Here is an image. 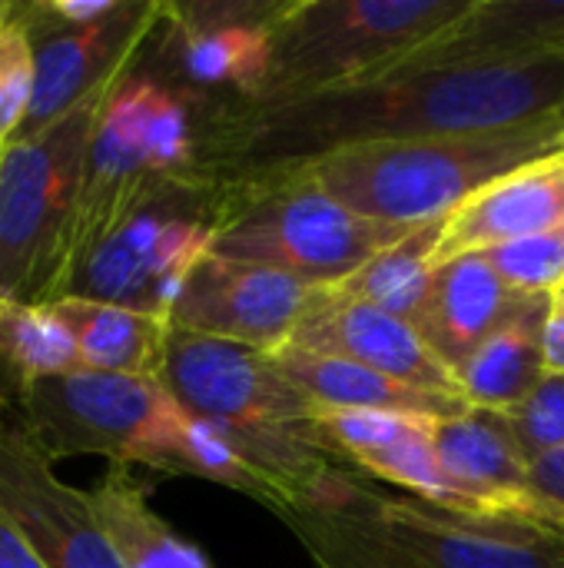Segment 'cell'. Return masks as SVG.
Returning a JSON list of instances; mask_svg holds the SVG:
<instances>
[{"mask_svg":"<svg viewBox=\"0 0 564 568\" xmlns=\"http://www.w3.org/2000/svg\"><path fill=\"white\" fill-rule=\"evenodd\" d=\"M17 426L53 466L100 456L110 466H146L163 476H193L266 506L263 483L229 443L189 416L160 379L70 373L30 386L17 403Z\"/></svg>","mask_w":564,"mask_h":568,"instance_id":"3","label":"cell"},{"mask_svg":"<svg viewBox=\"0 0 564 568\" xmlns=\"http://www.w3.org/2000/svg\"><path fill=\"white\" fill-rule=\"evenodd\" d=\"M0 506L47 568H123L90 513L86 493L57 479L17 423L0 426Z\"/></svg>","mask_w":564,"mask_h":568,"instance_id":"13","label":"cell"},{"mask_svg":"<svg viewBox=\"0 0 564 568\" xmlns=\"http://www.w3.org/2000/svg\"><path fill=\"white\" fill-rule=\"evenodd\" d=\"M33 100V40L13 17V0H0V143L10 146Z\"/></svg>","mask_w":564,"mask_h":568,"instance_id":"27","label":"cell"},{"mask_svg":"<svg viewBox=\"0 0 564 568\" xmlns=\"http://www.w3.org/2000/svg\"><path fill=\"white\" fill-rule=\"evenodd\" d=\"M113 87L0 160V303H53L70 270L86 150Z\"/></svg>","mask_w":564,"mask_h":568,"instance_id":"8","label":"cell"},{"mask_svg":"<svg viewBox=\"0 0 564 568\" xmlns=\"http://www.w3.org/2000/svg\"><path fill=\"white\" fill-rule=\"evenodd\" d=\"M555 116H558V123H562V130H564V103L558 106V113H555Z\"/></svg>","mask_w":564,"mask_h":568,"instance_id":"33","label":"cell"},{"mask_svg":"<svg viewBox=\"0 0 564 568\" xmlns=\"http://www.w3.org/2000/svg\"><path fill=\"white\" fill-rule=\"evenodd\" d=\"M50 306L76 339L80 369L160 379L166 343L173 333L170 320L76 296L57 300Z\"/></svg>","mask_w":564,"mask_h":568,"instance_id":"21","label":"cell"},{"mask_svg":"<svg viewBox=\"0 0 564 568\" xmlns=\"http://www.w3.org/2000/svg\"><path fill=\"white\" fill-rule=\"evenodd\" d=\"M482 256L522 296H548L564 286V226L489 246Z\"/></svg>","mask_w":564,"mask_h":568,"instance_id":"26","label":"cell"},{"mask_svg":"<svg viewBox=\"0 0 564 568\" xmlns=\"http://www.w3.org/2000/svg\"><path fill=\"white\" fill-rule=\"evenodd\" d=\"M435 416L419 413H359V409H322L319 429L342 466L392 483L406 496L459 509V496L442 476L435 453Z\"/></svg>","mask_w":564,"mask_h":568,"instance_id":"16","label":"cell"},{"mask_svg":"<svg viewBox=\"0 0 564 568\" xmlns=\"http://www.w3.org/2000/svg\"><path fill=\"white\" fill-rule=\"evenodd\" d=\"M223 103L176 83L140 53L106 93L90 136L70 270L150 183L223 176L216 163Z\"/></svg>","mask_w":564,"mask_h":568,"instance_id":"4","label":"cell"},{"mask_svg":"<svg viewBox=\"0 0 564 568\" xmlns=\"http://www.w3.org/2000/svg\"><path fill=\"white\" fill-rule=\"evenodd\" d=\"M166 0H123L100 23L57 30L33 43V100L17 140L37 136L113 87L163 23Z\"/></svg>","mask_w":564,"mask_h":568,"instance_id":"12","label":"cell"},{"mask_svg":"<svg viewBox=\"0 0 564 568\" xmlns=\"http://www.w3.org/2000/svg\"><path fill=\"white\" fill-rule=\"evenodd\" d=\"M7 406H10V403H7V396L0 393V419H3V413H7ZM0 426H3V423H0Z\"/></svg>","mask_w":564,"mask_h":568,"instance_id":"32","label":"cell"},{"mask_svg":"<svg viewBox=\"0 0 564 568\" xmlns=\"http://www.w3.org/2000/svg\"><path fill=\"white\" fill-rule=\"evenodd\" d=\"M233 176H239V203L213 253L276 270L316 290L349 280L416 230L349 210L296 166Z\"/></svg>","mask_w":564,"mask_h":568,"instance_id":"9","label":"cell"},{"mask_svg":"<svg viewBox=\"0 0 564 568\" xmlns=\"http://www.w3.org/2000/svg\"><path fill=\"white\" fill-rule=\"evenodd\" d=\"M0 160H3V143H0Z\"/></svg>","mask_w":564,"mask_h":568,"instance_id":"35","label":"cell"},{"mask_svg":"<svg viewBox=\"0 0 564 568\" xmlns=\"http://www.w3.org/2000/svg\"><path fill=\"white\" fill-rule=\"evenodd\" d=\"M312 568H564V532L392 496L342 466L279 516Z\"/></svg>","mask_w":564,"mask_h":568,"instance_id":"2","label":"cell"},{"mask_svg":"<svg viewBox=\"0 0 564 568\" xmlns=\"http://www.w3.org/2000/svg\"><path fill=\"white\" fill-rule=\"evenodd\" d=\"M0 568H47L37 556L33 542L13 523V516L0 506Z\"/></svg>","mask_w":564,"mask_h":568,"instance_id":"30","label":"cell"},{"mask_svg":"<svg viewBox=\"0 0 564 568\" xmlns=\"http://www.w3.org/2000/svg\"><path fill=\"white\" fill-rule=\"evenodd\" d=\"M558 150H564V133H562V140H558Z\"/></svg>","mask_w":564,"mask_h":568,"instance_id":"34","label":"cell"},{"mask_svg":"<svg viewBox=\"0 0 564 568\" xmlns=\"http://www.w3.org/2000/svg\"><path fill=\"white\" fill-rule=\"evenodd\" d=\"M475 0H283L266 77L243 110H273L369 83L445 33Z\"/></svg>","mask_w":564,"mask_h":568,"instance_id":"6","label":"cell"},{"mask_svg":"<svg viewBox=\"0 0 564 568\" xmlns=\"http://www.w3.org/2000/svg\"><path fill=\"white\" fill-rule=\"evenodd\" d=\"M562 103L564 53L532 63L399 67L273 110L223 103L216 160L226 176L279 170L366 143L522 126L555 116Z\"/></svg>","mask_w":564,"mask_h":568,"instance_id":"1","label":"cell"},{"mask_svg":"<svg viewBox=\"0 0 564 568\" xmlns=\"http://www.w3.org/2000/svg\"><path fill=\"white\" fill-rule=\"evenodd\" d=\"M289 346L339 356L399 383L462 399L455 373L425 346L412 323L356 300L339 286H322L312 296Z\"/></svg>","mask_w":564,"mask_h":568,"instance_id":"14","label":"cell"},{"mask_svg":"<svg viewBox=\"0 0 564 568\" xmlns=\"http://www.w3.org/2000/svg\"><path fill=\"white\" fill-rule=\"evenodd\" d=\"M562 133L558 116H545L502 130L349 146L296 170L369 220L425 226L449 220L495 180L555 153Z\"/></svg>","mask_w":564,"mask_h":568,"instance_id":"5","label":"cell"},{"mask_svg":"<svg viewBox=\"0 0 564 568\" xmlns=\"http://www.w3.org/2000/svg\"><path fill=\"white\" fill-rule=\"evenodd\" d=\"M316 293V286L276 270L209 253L180 286L170 326L279 353L289 346Z\"/></svg>","mask_w":564,"mask_h":568,"instance_id":"11","label":"cell"},{"mask_svg":"<svg viewBox=\"0 0 564 568\" xmlns=\"http://www.w3.org/2000/svg\"><path fill=\"white\" fill-rule=\"evenodd\" d=\"M562 53L564 0H475L462 20L399 67L532 63Z\"/></svg>","mask_w":564,"mask_h":568,"instance_id":"19","label":"cell"},{"mask_svg":"<svg viewBox=\"0 0 564 568\" xmlns=\"http://www.w3.org/2000/svg\"><path fill=\"white\" fill-rule=\"evenodd\" d=\"M279 7L283 0H166L163 23L143 57L196 93L249 103L266 77L269 23Z\"/></svg>","mask_w":564,"mask_h":568,"instance_id":"10","label":"cell"},{"mask_svg":"<svg viewBox=\"0 0 564 568\" xmlns=\"http://www.w3.org/2000/svg\"><path fill=\"white\" fill-rule=\"evenodd\" d=\"M86 503L123 568H213L193 542L153 513L146 486L133 479L130 466H110L86 489Z\"/></svg>","mask_w":564,"mask_h":568,"instance_id":"22","label":"cell"},{"mask_svg":"<svg viewBox=\"0 0 564 568\" xmlns=\"http://www.w3.org/2000/svg\"><path fill=\"white\" fill-rule=\"evenodd\" d=\"M236 203L239 176L150 183L73 263L57 300H96L170 320L180 286L213 253Z\"/></svg>","mask_w":564,"mask_h":568,"instance_id":"7","label":"cell"},{"mask_svg":"<svg viewBox=\"0 0 564 568\" xmlns=\"http://www.w3.org/2000/svg\"><path fill=\"white\" fill-rule=\"evenodd\" d=\"M442 226H445V220L416 226L406 240L386 246L359 273H352L349 280H342L336 286L356 300H366V303L412 323L425 300L432 273H435Z\"/></svg>","mask_w":564,"mask_h":568,"instance_id":"25","label":"cell"},{"mask_svg":"<svg viewBox=\"0 0 564 568\" xmlns=\"http://www.w3.org/2000/svg\"><path fill=\"white\" fill-rule=\"evenodd\" d=\"M279 369L319 406V409H359V413H419L449 419L469 409L465 399L429 393L392 376L372 373L359 363L309 353L299 346H283L273 353Z\"/></svg>","mask_w":564,"mask_h":568,"instance_id":"20","label":"cell"},{"mask_svg":"<svg viewBox=\"0 0 564 568\" xmlns=\"http://www.w3.org/2000/svg\"><path fill=\"white\" fill-rule=\"evenodd\" d=\"M532 499L542 519L564 532V446L532 463Z\"/></svg>","mask_w":564,"mask_h":568,"instance_id":"29","label":"cell"},{"mask_svg":"<svg viewBox=\"0 0 564 568\" xmlns=\"http://www.w3.org/2000/svg\"><path fill=\"white\" fill-rule=\"evenodd\" d=\"M80 373L76 339L50 303H0V393L13 406L30 386Z\"/></svg>","mask_w":564,"mask_h":568,"instance_id":"24","label":"cell"},{"mask_svg":"<svg viewBox=\"0 0 564 568\" xmlns=\"http://www.w3.org/2000/svg\"><path fill=\"white\" fill-rule=\"evenodd\" d=\"M564 226V150H555L475 193L442 226L435 266L499 243Z\"/></svg>","mask_w":564,"mask_h":568,"instance_id":"17","label":"cell"},{"mask_svg":"<svg viewBox=\"0 0 564 568\" xmlns=\"http://www.w3.org/2000/svg\"><path fill=\"white\" fill-rule=\"evenodd\" d=\"M545 313L548 296H529L519 313L459 369L455 379L469 406L512 413L535 393V386L545 379Z\"/></svg>","mask_w":564,"mask_h":568,"instance_id":"23","label":"cell"},{"mask_svg":"<svg viewBox=\"0 0 564 568\" xmlns=\"http://www.w3.org/2000/svg\"><path fill=\"white\" fill-rule=\"evenodd\" d=\"M525 300L529 296L515 293L482 253H465L435 266L412 326L425 346L459 376L479 346L495 336Z\"/></svg>","mask_w":564,"mask_h":568,"instance_id":"18","label":"cell"},{"mask_svg":"<svg viewBox=\"0 0 564 568\" xmlns=\"http://www.w3.org/2000/svg\"><path fill=\"white\" fill-rule=\"evenodd\" d=\"M542 353H545V376H564V286L548 293Z\"/></svg>","mask_w":564,"mask_h":568,"instance_id":"31","label":"cell"},{"mask_svg":"<svg viewBox=\"0 0 564 568\" xmlns=\"http://www.w3.org/2000/svg\"><path fill=\"white\" fill-rule=\"evenodd\" d=\"M529 459H542L564 446V376H545L535 393L505 413Z\"/></svg>","mask_w":564,"mask_h":568,"instance_id":"28","label":"cell"},{"mask_svg":"<svg viewBox=\"0 0 564 568\" xmlns=\"http://www.w3.org/2000/svg\"><path fill=\"white\" fill-rule=\"evenodd\" d=\"M435 453L462 513L548 526L532 499V459L505 413L469 406L439 419Z\"/></svg>","mask_w":564,"mask_h":568,"instance_id":"15","label":"cell"}]
</instances>
